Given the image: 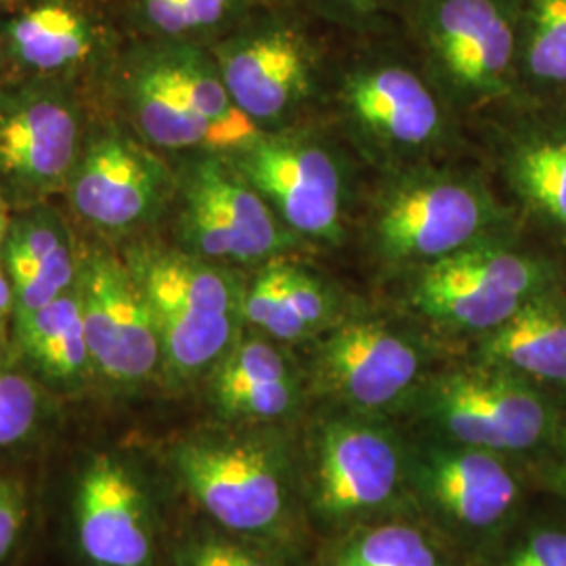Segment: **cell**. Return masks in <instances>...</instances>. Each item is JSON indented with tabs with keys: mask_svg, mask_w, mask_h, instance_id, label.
Returning <instances> with one entry per match:
<instances>
[{
	"mask_svg": "<svg viewBox=\"0 0 566 566\" xmlns=\"http://www.w3.org/2000/svg\"><path fill=\"white\" fill-rule=\"evenodd\" d=\"M95 99L168 158L231 154L264 133L231 99L210 49L193 42L126 39Z\"/></svg>",
	"mask_w": 566,
	"mask_h": 566,
	"instance_id": "cell-1",
	"label": "cell"
},
{
	"mask_svg": "<svg viewBox=\"0 0 566 566\" xmlns=\"http://www.w3.org/2000/svg\"><path fill=\"white\" fill-rule=\"evenodd\" d=\"M514 231L523 229L493 182L432 164L395 170L365 224L371 256L405 273Z\"/></svg>",
	"mask_w": 566,
	"mask_h": 566,
	"instance_id": "cell-2",
	"label": "cell"
},
{
	"mask_svg": "<svg viewBox=\"0 0 566 566\" xmlns=\"http://www.w3.org/2000/svg\"><path fill=\"white\" fill-rule=\"evenodd\" d=\"M142 287L170 385L208 376L242 334L245 271L208 263L160 233L116 248Z\"/></svg>",
	"mask_w": 566,
	"mask_h": 566,
	"instance_id": "cell-3",
	"label": "cell"
},
{
	"mask_svg": "<svg viewBox=\"0 0 566 566\" xmlns=\"http://www.w3.org/2000/svg\"><path fill=\"white\" fill-rule=\"evenodd\" d=\"M516 0H395L392 25L451 109L518 102Z\"/></svg>",
	"mask_w": 566,
	"mask_h": 566,
	"instance_id": "cell-4",
	"label": "cell"
},
{
	"mask_svg": "<svg viewBox=\"0 0 566 566\" xmlns=\"http://www.w3.org/2000/svg\"><path fill=\"white\" fill-rule=\"evenodd\" d=\"M357 44L336 67V91L353 139L374 160L403 170L439 154L451 109L392 28L353 34Z\"/></svg>",
	"mask_w": 566,
	"mask_h": 566,
	"instance_id": "cell-5",
	"label": "cell"
},
{
	"mask_svg": "<svg viewBox=\"0 0 566 566\" xmlns=\"http://www.w3.org/2000/svg\"><path fill=\"white\" fill-rule=\"evenodd\" d=\"M407 303L428 324L474 338L566 282V259L523 231L489 238L407 273Z\"/></svg>",
	"mask_w": 566,
	"mask_h": 566,
	"instance_id": "cell-6",
	"label": "cell"
},
{
	"mask_svg": "<svg viewBox=\"0 0 566 566\" xmlns=\"http://www.w3.org/2000/svg\"><path fill=\"white\" fill-rule=\"evenodd\" d=\"M175 193V168L118 116L95 107L81 156L61 193L74 227L120 248L156 235Z\"/></svg>",
	"mask_w": 566,
	"mask_h": 566,
	"instance_id": "cell-7",
	"label": "cell"
},
{
	"mask_svg": "<svg viewBox=\"0 0 566 566\" xmlns=\"http://www.w3.org/2000/svg\"><path fill=\"white\" fill-rule=\"evenodd\" d=\"M322 21L264 0L221 39L208 44L231 99L264 133L292 128L332 57Z\"/></svg>",
	"mask_w": 566,
	"mask_h": 566,
	"instance_id": "cell-8",
	"label": "cell"
},
{
	"mask_svg": "<svg viewBox=\"0 0 566 566\" xmlns=\"http://www.w3.org/2000/svg\"><path fill=\"white\" fill-rule=\"evenodd\" d=\"M409 405L432 439L526 462L554 439L566 409L546 390L476 357L430 371Z\"/></svg>",
	"mask_w": 566,
	"mask_h": 566,
	"instance_id": "cell-9",
	"label": "cell"
},
{
	"mask_svg": "<svg viewBox=\"0 0 566 566\" xmlns=\"http://www.w3.org/2000/svg\"><path fill=\"white\" fill-rule=\"evenodd\" d=\"M170 163L175 193L164 224L168 242L182 252L250 271L303 243L227 154L196 151L170 156Z\"/></svg>",
	"mask_w": 566,
	"mask_h": 566,
	"instance_id": "cell-10",
	"label": "cell"
},
{
	"mask_svg": "<svg viewBox=\"0 0 566 566\" xmlns=\"http://www.w3.org/2000/svg\"><path fill=\"white\" fill-rule=\"evenodd\" d=\"M95 107L76 84L0 81V196L13 212L61 198Z\"/></svg>",
	"mask_w": 566,
	"mask_h": 566,
	"instance_id": "cell-11",
	"label": "cell"
},
{
	"mask_svg": "<svg viewBox=\"0 0 566 566\" xmlns=\"http://www.w3.org/2000/svg\"><path fill=\"white\" fill-rule=\"evenodd\" d=\"M409 449L380 416L344 411L315 428L308 504L327 526L348 531L380 521L409 495Z\"/></svg>",
	"mask_w": 566,
	"mask_h": 566,
	"instance_id": "cell-12",
	"label": "cell"
},
{
	"mask_svg": "<svg viewBox=\"0 0 566 566\" xmlns=\"http://www.w3.org/2000/svg\"><path fill=\"white\" fill-rule=\"evenodd\" d=\"M126 39L112 0H21L0 13V81L67 82L97 97Z\"/></svg>",
	"mask_w": 566,
	"mask_h": 566,
	"instance_id": "cell-13",
	"label": "cell"
},
{
	"mask_svg": "<svg viewBox=\"0 0 566 566\" xmlns=\"http://www.w3.org/2000/svg\"><path fill=\"white\" fill-rule=\"evenodd\" d=\"M493 185L523 233L566 259V103L518 102L489 114Z\"/></svg>",
	"mask_w": 566,
	"mask_h": 566,
	"instance_id": "cell-14",
	"label": "cell"
},
{
	"mask_svg": "<svg viewBox=\"0 0 566 566\" xmlns=\"http://www.w3.org/2000/svg\"><path fill=\"white\" fill-rule=\"evenodd\" d=\"M315 340L311 386L344 411L401 409L430 374L424 340L385 317L338 319Z\"/></svg>",
	"mask_w": 566,
	"mask_h": 566,
	"instance_id": "cell-15",
	"label": "cell"
},
{
	"mask_svg": "<svg viewBox=\"0 0 566 566\" xmlns=\"http://www.w3.org/2000/svg\"><path fill=\"white\" fill-rule=\"evenodd\" d=\"M280 447L259 439L196 437L175 449V468L219 525L275 537L292 518V474Z\"/></svg>",
	"mask_w": 566,
	"mask_h": 566,
	"instance_id": "cell-16",
	"label": "cell"
},
{
	"mask_svg": "<svg viewBox=\"0 0 566 566\" xmlns=\"http://www.w3.org/2000/svg\"><path fill=\"white\" fill-rule=\"evenodd\" d=\"M409 449V497L474 537L506 535L523 518L526 460L426 437Z\"/></svg>",
	"mask_w": 566,
	"mask_h": 566,
	"instance_id": "cell-17",
	"label": "cell"
},
{
	"mask_svg": "<svg viewBox=\"0 0 566 566\" xmlns=\"http://www.w3.org/2000/svg\"><path fill=\"white\" fill-rule=\"evenodd\" d=\"M76 287L95 378L114 390H135L158 378L163 374L158 329L120 252L81 233Z\"/></svg>",
	"mask_w": 566,
	"mask_h": 566,
	"instance_id": "cell-18",
	"label": "cell"
},
{
	"mask_svg": "<svg viewBox=\"0 0 566 566\" xmlns=\"http://www.w3.org/2000/svg\"><path fill=\"white\" fill-rule=\"evenodd\" d=\"M227 156L301 240L343 242L346 177L329 145L283 128L263 133Z\"/></svg>",
	"mask_w": 566,
	"mask_h": 566,
	"instance_id": "cell-19",
	"label": "cell"
},
{
	"mask_svg": "<svg viewBox=\"0 0 566 566\" xmlns=\"http://www.w3.org/2000/svg\"><path fill=\"white\" fill-rule=\"evenodd\" d=\"M76 528L84 556L95 566H149L154 535L142 489L109 455L95 458L82 474Z\"/></svg>",
	"mask_w": 566,
	"mask_h": 566,
	"instance_id": "cell-20",
	"label": "cell"
},
{
	"mask_svg": "<svg viewBox=\"0 0 566 566\" xmlns=\"http://www.w3.org/2000/svg\"><path fill=\"white\" fill-rule=\"evenodd\" d=\"M0 264L13 285L15 315L39 311L76 287L81 233L53 200L21 208L0 248Z\"/></svg>",
	"mask_w": 566,
	"mask_h": 566,
	"instance_id": "cell-21",
	"label": "cell"
},
{
	"mask_svg": "<svg viewBox=\"0 0 566 566\" xmlns=\"http://www.w3.org/2000/svg\"><path fill=\"white\" fill-rule=\"evenodd\" d=\"M206 378L210 401L227 420L277 422L303 399V380L282 343L248 325Z\"/></svg>",
	"mask_w": 566,
	"mask_h": 566,
	"instance_id": "cell-22",
	"label": "cell"
},
{
	"mask_svg": "<svg viewBox=\"0 0 566 566\" xmlns=\"http://www.w3.org/2000/svg\"><path fill=\"white\" fill-rule=\"evenodd\" d=\"M243 322L277 343H303L338 322V301L319 275L277 256L245 271Z\"/></svg>",
	"mask_w": 566,
	"mask_h": 566,
	"instance_id": "cell-23",
	"label": "cell"
},
{
	"mask_svg": "<svg viewBox=\"0 0 566 566\" xmlns=\"http://www.w3.org/2000/svg\"><path fill=\"white\" fill-rule=\"evenodd\" d=\"M474 357L510 369L566 405V282L474 338Z\"/></svg>",
	"mask_w": 566,
	"mask_h": 566,
	"instance_id": "cell-24",
	"label": "cell"
},
{
	"mask_svg": "<svg viewBox=\"0 0 566 566\" xmlns=\"http://www.w3.org/2000/svg\"><path fill=\"white\" fill-rule=\"evenodd\" d=\"M11 329L21 364L41 385L74 390L95 378L78 287L39 311L15 315Z\"/></svg>",
	"mask_w": 566,
	"mask_h": 566,
	"instance_id": "cell-25",
	"label": "cell"
},
{
	"mask_svg": "<svg viewBox=\"0 0 566 566\" xmlns=\"http://www.w3.org/2000/svg\"><path fill=\"white\" fill-rule=\"evenodd\" d=\"M264 0H112L122 30L137 41L212 44Z\"/></svg>",
	"mask_w": 566,
	"mask_h": 566,
	"instance_id": "cell-26",
	"label": "cell"
},
{
	"mask_svg": "<svg viewBox=\"0 0 566 566\" xmlns=\"http://www.w3.org/2000/svg\"><path fill=\"white\" fill-rule=\"evenodd\" d=\"M516 13L521 99L566 103V0H516Z\"/></svg>",
	"mask_w": 566,
	"mask_h": 566,
	"instance_id": "cell-27",
	"label": "cell"
},
{
	"mask_svg": "<svg viewBox=\"0 0 566 566\" xmlns=\"http://www.w3.org/2000/svg\"><path fill=\"white\" fill-rule=\"evenodd\" d=\"M324 566H449V558L422 526L374 521L344 531Z\"/></svg>",
	"mask_w": 566,
	"mask_h": 566,
	"instance_id": "cell-28",
	"label": "cell"
},
{
	"mask_svg": "<svg viewBox=\"0 0 566 566\" xmlns=\"http://www.w3.org/2000/svg\"><path fill=\"white\" fill-rule=\"evenodd\" d=\"M44 411L42 385L21 364L0 350V447L15 446L39 426Z\"/></svg>",
	"mask_w": 566,
	"mask_h": 566,
	"instance_id": "cell-29",
	"label": "cell"
},
{
	"mask_svg": "<svg viewBox=\"0 0 566 566\" xmlns=\"http://www.w3.org/2000/svg\"><path fill=\"white\" fill-rule=\"evenodd\" d=\"M489 566H566V518H521L500 539Z\"/></svg>",
	"mask_w": 566,
	"mask_h": 566,
	"instance_id": "cell-30",
	"label": "cell"
},
{
	"mask_svg": "<svg viewBox=\"0 0 566 566\" xmlns=\"http://www.w3.org/2000/svg\"><path fill=\"white\" fill-rule=\"evenodd\" d=\"M294 7L344 34H371L392 28L395 0H275Z\"/></svg>",
	"mask_w": 566,
	"mask_h": 566,
	"instance_id": "cell-31",
	"label": "cell"
},
{
	"mask_svg": "<svg viewBox=\"0 0 566 566\" xmlns=\"http://www.w3.org/2000/svg\"><path fill=\"white\" fill-rule=\"evenodd\" d=\"M181 566H282L273 558L227 539H202L182 552Z\"/></svg>",
	"mask_w": 566,
	"mask_h": 566,
	"instance_id": "cell-32",
	"label": "cell"
},
{
	"mask_svg": "<svg viewBox=\"0 0 566 566\" xmlns=\"http://www.w3.org/2000/svg\"><path fill=\"white\" fill-rule=\"evenodd\" d=\"M533 479L566 502V409L554 439L528 460Z\"/></svg>",
	"mask_w": 566,
	"mask_h": 566,
	"instance_id": "cell-33",
	"label": "cell"
},
{
	"mask_svg": "<svg viewBox=\"0 0 566 566\" xmlns=\"http://www.w3.org/2000/svg\"><path fill=\"white\" fill-rule=\"evenodd\" d=\"M25 521V506L20 489L0 479V560L11 552Z\"/></svg>",
	"mask_w": 566,
	"mask_h": 566,
	"instance_id": "cell-34",
	"label": "cell"
},
{
	"mask_svg": "<svg viewBox=\"0 0 566 566\" xmlns=\"http://www.w3.org/2000/svg\"><path fill=\"white\" fill-rule=\"evenodd\" d=\"M13 315H15V294H13V285L9 282V275L4 271V266L0 264V336L4 334V329L13 324Z\"/></svg>",
	"mask_w": 566,
	"mask_h": 566,
	"instance_id": "cell-35",
	"label": "cell"
},
{
	"mask_svg": "<svg viewBox=\"0 0 566 566\" xmlns=\"http://www.w3.org/2000/svg\"><path fill=\"white\" fill-rule=\"evenodd\" d=\"M11 219H13V210L11 206L2 200L0 196V248L7 240V233H9V227H11Z\"/></svg>",
	"mask_w": 566,
	"mask_h": 566,
	"instance_id": "cell-36",
	"label": "cell"
},
{
	"mask_svg": "<svg viewBox=\"0 0 566 566\" xmlns=\"http://www.w3.org/2000/svg\"><path fill=\"white\" fill-rule=\"evenodd\" d=\"M21 0H0V13H4V11H9V9H13L15 4H20Z\"/></svg>",
	"mask_w": 566,
	"mask_h": 566,
	"instance_id": "cell-37",
	"label": "cell"
}]
</instances>
